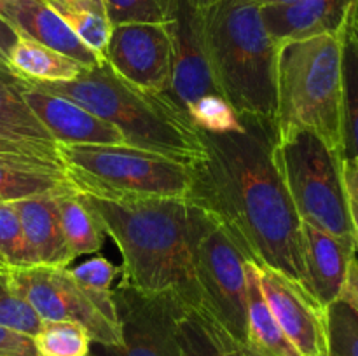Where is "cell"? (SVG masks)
<instances>
[{
	"mask_svg": "<svg viewBox=\"0 0 358 356\" xmlns=\"http://www.w3.org/2000/svg\"><path fill=\"white\" fill-rule=\"evenodd\" d=\"M343 180H345L346 205H348L350 222H352L353 237L358 250V159L345 157L343 159Z\"/></svg>",
	"mask_w": 358,
	"mask_h": 356,
	"instance_id": "836d02e7",
	"label": "cell"
},
{
	"mask_svg": "<svg viewBox=\"0 0 358 356\" xmlns=\"http://www.w3.org/2000/svg\"><path fill=\"white\" fill-rule=\"evenodd\" d=\"M83 195L121 253L119 285L154 295L170 293L191 302L187 199Z\"/></svg>",
	"mask_w": 358,
	"mask_h": 356,
	"instance_id": "7a4b0ae2",
	"label": "cell"
},
{
	"mask_svg": "<svg viewBox=\"0 0 358 356\" xmlns=\"http://www.w3.org/2000/svg\"><path fill=\"white\" fill-rule=\"evenodd\" d=\"M65 171L41 170L0 161V202H16L38 195H62L73 191Z\"/></svg>",
	"mask_w": 358,
	"mask_h": 356,
	"instance_id": "d4e9b609",
	"label": "cell"
},
{
	"mask_svg": "<svg viewBox=\"0 0 358 356\" xmlns=\"http://www.w3.org/2000/svg\"><path fill=\"white\" fill-rule=\"evenodd\" d=\"M105 63L121 79L147 93L166 94L171 77V35L166 23L112 27Z\"/></svg>",
	"mask_w": 358,
	"mask_h": 356,
	"instance_id": "8fae6325",
	"label": "cell"
},
{
	"mask_svg": "<svg viewBox=\"0 0 358 356\" xmlns=\"http://www.w3.org/2000/svg\"><path fill=\"white\" fill-rule=\"evenodd\" d=\"M341 49V34L278 45L276 138L308 129L343 156Z\"/></svg>",
	"mask_w": 358,
	"mask_h": 356,
	"instance_id": "5b68a950",
	"label": "cell"
},
{
	"mask_svg": "<svg viewBox=\"0 0 358 356\" xmlns=\"http://www.w3.org/2000/svg\"><path fill=\"white\" fill-rule=\"evenodd\" d=\"M175 311L184 356H240V344L198 306L175 297Z\"/></svg>",
	"mask_w": 358,
	"mask_h": 356,
	"instance_id": "ffe728a7",
	"label": "cell"
},
{
	"mask_svg": "<svg viewBox=\"0 0 358 356\" xmlns=\"http://www.w3.org/2000/svg\"><path fill=\"white\" fill-rule=\"evenodd\" d=\"M38 356H87L91 353V335L86 328L72 321H42L34 335Z\"/></svg>",
	"mask_w": 358,
	"mask_h": 356,
	"instance_id": "83f0119b",
	"label": "cell"
},
{
	"mask_svg": "<svg viewBox=\"0 0 358 356\" xmlns=\"http://www.w3.org/2000/svg\"><path fill=\"white\" fill-rule=\"evenodd\" d=\"M0 325L34 337L42 327V320L34 309L14 292L9 269H0Z\"/></svg>",
	"mask_w": 358,
	"mask_h": 356,
	"instance_id": "1f68e13d",
	"label": "cell"
},
{
	"mask_svg": "<svg viewBox=\"0 0 358 356\" xmlns=\"http://www.w3.org/2000/svg\"><path fill=\"white\" fill-rule=\"evenodd\" d=\"M191 304L213 318L238 344L247 342V257L222 223L189 201Z\"/></svg>",
	"mask_w": 358,
	"mask_h": 356,
	"instance_id": "52a82bcc",
	"label": "cell"
},
{
	"mask_svg": "<svg viewBox=\"0 0 358 356\" xmlns=\"http://www.w3.org/2000/svg\"><path fill=\"white\" fill-rule=\"evenodd\" d=\"M20 37L21 35L17 34L16 28L0 14V63L7 65L10 51H13L14 45L17 44Z\"/></svg>",
	"mask_w": 358,
	"mask_h": 356,
	"instance_id": "d590c367",
	"label": "cell"
},
{
	"mask_svg": "<svg viewBox=\"0 0 358 356\" xmlns=\"http://www.w3.org/2000/svg\"><path fill=\"white\" fill-rule=\"evenodd\" d=\"M35 86L66 98L110 122L122 133L129 147L171 157L189 168L205 156L199 131L185 112L166 94L147 93L131 86L112 72L107 63L84 68L70 82Z\"/></svg>",
	"mask_w": 358,
	"mask_h": 356,
	"instance_id": "3957f363",
	"label": "cell"
},
{
	"mask_svg": "<svg viewBox=\"0 0 358 356\" xmlns=\"http://www.w3.org/2000/svg\"><path fill=\"white\" fill-rule=\"evenodd\" d=\"M65 175L83 194L108 199H187L192 171L185 164L129 145H58Z\"/></svg>",
	"mask_w": 358,
	"mask_h": 356,
	"instance_id": "8992f818",
	"label": "cell"
},
{
	"mask_svg": "<svg viewBox=\"0 0 358 356\" xmlns=\"http://www.w3.org/2000/svg\"><path fill=\"white\" fill-rule=\"evenodd\" d=\"M0 138L58 152V143L24 101L21 79L3 63H0Z\"/></svg>",
	"mask_w": 358,
	"mask_h": 356,
	"instance_id": "d6986e66",
	"label": "cell"
},
{
	"mask_svg": "<svg viewBox=\"0 0 358 356\" xmlns=\"http://www.w3.org/2000/svg\"><path fill=\"white\" fill-rule=\"evenodd\" d=\"M275 161L303 222L334 236L353 237L341 154L313 131L296 129L276 138Z\"/></svg>",
	"mask_w": 358,
	"mask_h": 356,
	"instance_id": "ba28073f",
	"label": "cell"
},
{
	"mask_svg": "<svg viewBox=\"0 0 358 356\" xmlns=\"http://www.w3.org/2000/svg\"><path fill=\"white\" fill-rule=\"evenodd\" d=\"M21 93L58 145H128L115 126L66 98L48 93L23 79Z\"/></svg>",
	"mask_w": 358,
	"mask_h": 356,
	"instance_id": "5bb4252c",
	"label": "cell"
},
{
	"mask_svg": "<svg viewBox=\"0 0 358 356\" xmlns=\"http://www.w3.org/2000/svg\"><path fill=\"white\" fill-rule=\"evenodd\" d=\"M168 28L171 35V77L166 96L182 112H187L189 105L198 98L220 94L210 68L201 14L185 0H175Z\"/></svg>",
	"mask_w": 358,
	"mask_h": 356,
	"instance_id": "4fadbf2b",
	"label": "cell"
},
{
	"mask_svg": "<svg viewBox=\"0 0 358 356\" xmlns=\"http://www.w3.org/2000/svg\"><path fill=\"white\" fill-rule=\"evenodd\" d=\"M329 356H358V311L345 299L325 309Z\"/></svg>",
	"mask_w": 358,
	"mask_h": 356,
	"instance_id": "4dcf8cb0",
	"label": "cell"
},
{
	"mask_svg": "<svg viewBox=\"0 0 358 356\" xmlns=\"http://www.w3.org/2000/svg\"><path fill=\"white\" fill-rule=\"evenodd\" d=\"M0 262L7 269L37 265L13 202H0Z\"/></svg>",
	"mask_w": 358,
	"mask_h": 356,
	"instance_id": "f546056e",
	"label": "cell"
},
{
	"mask_svg": "<svg viewBox=\"0 0 358 356\" xmlns=\"http://www.w3.org/2000/svg\"><path fill=\"white\" fill-rule=\"evenodd\" d=\"M7 66L14 75L31 84L70 82L84 70L76 59L27 37H20L14 45L7 59Z\"/></svg>",
	"mask_w": 358,
	"mask_h": 356,
	"instance_id": "44dd1931",
	"label": "cell"
},
{
	"mask_svg": "<svg viewBox=\"0 0 358 356\" xmlns=\"http://www.w3.org/2000/svg\"><path fill=\"white\" fill-rule=\"evenodd\" d=\"M0 356H38L34 337L0 325Z\"/></svg>",
	"mask_w": 358,
	"mask_h": 356,
	"instance_id": "e575fe53",
	"label": "cell"
},
{
	"mask_svg": "<svg viewBox=\"0 0 358 356\" xmlns=\"http://www.w3.org/2000/svg\"><path fill=\"white\" fill-rule=\"evenodd\" d=\"M240 356H269V355L252 348L250 344H240Z\"/></svg>",
	"mask_w": 358,
	"mask_h": 356,
	"instance_id": "74e56055",
	"label": "cell"
},
{
	"mask_svg": "<svg viewBox=\"0 0 358 356\" xmlns=\"http://www.w3.org/2000/svg\"><path fill=\"white\" fill-rule=\"evenodd\" d=\"M0 161L23 166L41 168V170L65 171L59 161L58 152L41 149V147L27 145V143L10 142V140L0 138Z\"/></svg>",
	"mask_w": 358,
	"mask_h": 356,
	"instance_id": "d6a6232c",
	"label": "cell"
},
{
	"mask_svg": "<svg viewBox=\"0 0 358 356\" xmlns=\"http://www.w3.org/2000/svg\"><path fill=\"white\" fill-rule=\"evenodd\" d=\"M247 342L269 356H299L280 325L276 323L259 285L257 269L247 260Z\"/></svg>",
	"mask_w": 358,
	"mask_h": 356,
	"instance_id": "7402d4cb",
	"label": "cell"
},
{
	"mask_svg": "<svg viewBox=\"0 0 358 356\" xmlns=\"http://www.w3.org/2000/svg\"><path fill=\"white\" fill-rule=\"evenodd\" d=\"M0 14L21 37L76 59L84 68L103 65V59L87 47L45 0H0Z\"/></svg>",
	"mask_w": 358,
	"mask_h": 356,
	"instance_id": "2e32d148",
	"label": "cell"
},
{
	"mask_svg": "<svg viewBox=\"0 0 358 356\" xmlns=\"http://www.w3.org/2000/svg\"><path fill=\"white\" fill-rule=\"evenodd\" d=\"M241 121L240 131H199L205 156L191 168L187 201L212 213L247 260L278 269L308 290L303 220L276 168L275 122Z\"/></svg>",
	"mask_w": 358,
	"mask_h": 356,
	"instance_id": "6da1fadb",
	"label": "cell"
},
{
	"mask_svg": "<svg viewBox=\"0 0 358 356\" xmlns=\"http://www.w3.org/2000/svg\"><path fill=\"white\" fill-rule=\"evenodd\" d=\"M87 356H96V355H94V353H90V355H87Z\"/></svg>",
	"mask_w": 358,
	"mask_h": 356,
	"instance_id": "b9f144b4",
	"label": "cell"
},
{
	"mask_svg": "<svg viewBox=\"0 0 358 356\" xmlns=\"http://www.w3.org/2000/svg\"><path fill=\"white\" fill-rule=\"evenodd\" d=\"M185 2H187L192 9H196L201 13V10H205L206 7L212 6L213 2H217V0H185Z\"/></svg>",
	"mask_w": 358,
	"mask_h": 356,
	"instance_id": "f35d334b",
	"label": "cell"
},
{
	"mask_svg": "<svg viewBox=\"0 0 358 356\" xmlns=\"http://www.w3.org/2000/svg\"><path fill=\"white\" fill-rule=\"evenodd\" d=\"M70 278L84 297L114 325H119L117 309L114 302L115 279L121 274V265H115L103 255L94 253L87 260L69 269Z\"/></svg>",
	"mask_w": 358,
	"mask_h": 356,
	"instance_id": "4316f807",
	"label": "cell"
},
{
	"mask_svg": "<svg viewBox=\"0 0 358 356\" xmlns=\"http://www.w3.org/2000/svg\"><path fill=\"white\" fill-rule=\"evenodd\" d=\"M9 279L14 292L42 321H72L86 328L93 344H121V327L108 321L80 293L70 278L69 267H16L9 269Z\"/></svg>",
	"mask_w": 358,
	"mask_h": 356,
	"instance_id": "9c48e42d",
	"label": "cell"
},
{
	"mask_svg": "<svg viewBox=\"0 0 358 356\" xmlns=\"http://www.w3.org/2000/svg\"><path fill=\"white\" fill-rule=\"evenodd\" d=\"M343 157L358 159V7L341 30Z\"/></svg>",
	"mask_w": 358,
	"mask_h": 356,
	"instance_id": "cb8c5ba5",
	"label": "cell"
},
{
	"mask_svg": "<svg viewBox=\"0 0 358 356\" xmlns=\"http://www.w3.org/2000/svg\"><path fill=\"white\" fill-rule=\"evenodd\" d=\"M0 269H7V267H6V265H3V264H2V262H0Z\"/></svg>",
	"mask_w": 358,
	"mask_h": 356,
	"instance_id": "60d3db41",
	"label": "cell"
},
{
	"mask_svg": "<svg viewBox=\"0 0 358 356\" xmlns=\"http://www.w3.org/2000/svg\"><path fill=\"white\" fill-rule=\"evenodd\" d=\"M262 295L299 356H329L327 314L313 295L285 272L255 264Z\"/></svg>",
	"mask_w": 358,
	"mask_h": 356,
	"instance_id": "7c38bea8",
	"label": "cell"
},
{
	"mask_svg": "<svg viewBox=\"0 0 358 356\" xmlns=\"http://www.w3.org/2000/svg\"><path fill=\"white\" fill-rule=\"evenodd\" d=\"M175 297L154 295L128 286L114 288L121 344H93L96 356H184L177 332Z\"/></svg>",
	"mask_w": 358,
	"mask_h": 356,
	"instance_id": "30bf717a",
	"label": "cell"
},
{
	"mask_svg": "<svg viewBox=\"0 0 358 356\" xmlns=\"http://www.w3.org/2000/svg\"><path fill=\"white\" fill-rule=\"evenodd\" d=\"M62 229L73 257L94 255L103 248L105 232L100 218L77 188L56 195Z\"/></svg>",
	"mask_w": 358,
	"mask_h": 356,
	"instance_id": "603a6c76",
	"label": "cell"
},
{
	"mask_svg": "<svg viewBox=\"0 0 358 356\" xmlns=\"http://www.w3.org/2000/svg\"><path fill=\"white\" fill-rule=\"evenodd\" d=\"M358 0H294L280 6H262L266 30L276 45L290 40L341 34Z\"/></svg>",
	"mask_w": 358,
	"mask_h": 356,
	"instance_id": "e0dca14e",
	"label": "cell"
},
{
	"mask_svg": "<svg viewBox=\"0 0 358 356\" xmlns=\"http://www.w3.org/2000/svg\"><path fill=\"white\" fill-rule=\"evenodd\" d=\"M341 299H345L346 302L352 304L353 307L358 311V250L353 258L352 265H350L348 279H346L345 290H343Z\"/></svg>",
	"mask_w": 358,
	"mask_h": 356,
	"instance_id": "8d00e7d4",
	"label": "cell"
},
{
	"mask_svg": "<svg viewBox=\"0 0 358 356\" xmlns=\"http://www.w3.org/2000/svg\"><path fill=\"white\" fill-rule=\"evenodd\" d=\"M70 30L105 61L112 21L103 0H45Z\"/></svg>",
	"mask_w": 358,
	"mask_h": 356,
	"instance_id": "484cf974",
	"label": "cell"
},
{
	"mask_svg": "<svg viewBox=\"0 0 358 356\" xmlns=\"http://www.w3.org/2000/svg\"><path fill=\"white\" fill-rule=\"evenodd\" d=\"M210 68L219 93L240 115L275 122L278 45L255 0H217L201 10Z\"/></svg>",
	"mask_w": 358,
	"mask_h": 356,
	"instance_id": "277c9868",
	"label": "cell"
},
{
	"mask_svg": "<svg viewBox=\"0 0 358 356\" xmlns=\"http://www.w3.org/2000/svg\"><path fill=\"white\" fill-rule=\"evenodd\" d=\"M255 2L262 7V6H280V3H290V2H294V0H255Z\"/></svg>",
	"mask_w": 358,
	"mask_h": 356,
	"instance_id": "ab89813d",
	"label": "cell"
},
{
	"mask_svg": "<svg viewBox=\"0 0 358 356\" xmlns=\"http://www.w3.org/2000/svg\"><path fill=\"white\" fill-rule=\"evenodd\" d=\"M303 241L308 292L327 309L341 299L357 243L353 237L334 236L306 222H303Z\"/></svg>",
	"mask_w": 358,
	"mask_h": 356,
	"instance_id": "9a60e30c",
	"label": "cell"
},
{
	"mask_svg": "<svg viewBox=\"0 0 358 356\" xmlns=\"http://www.w3.org/2000/svg\"><path fill=\"white\" fill-rule=\"evenodd\" d=\"M23 225L30 250L37 265L48 267H69L73 253L69 248L59 220L56 195L21 199L13 202Z\"/></svg>",
	"mask_w": 358,
	"mask_h": 356,
	"instance_id": "ac0fdd59",
	"label": "cell"
},
{
	"mask_svg": "<svg viewBox=\"0 0 358 356\" xmlns=\"http://www.w3.org/2000/svg\"><path fill=\"white\" fill-rule=\"evenodd\" d=\"M187 117L198 131L233 133L243 128L241 115L222 94H206L187 107Z\"/></svg>",
	"mask_w": 358,
	"mask_h": 356,
	"instance_id": "f1b7e54d",
	"label": "cell"
}]
</instances>
